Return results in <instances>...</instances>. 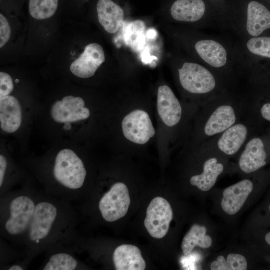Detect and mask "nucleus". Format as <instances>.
<instances>
[{"label":"nucleus","mask_w":270,"mask_h":270,"mask_svg":"<svg viewBox=\"0 0 270 270\" xmlns=\"http://www.w3.org/2000/svg\"><path fill=\"white\" fill-rule=\"evenodd\" d=\"M247 47L252 54L270 58V38H255L250 40Z\"/></svg>","instance_id":"26"},{"label":"nucleus","mask_w":270,"mask_h":270,"mask_svg":"<svg viewBox=\"0 0 270 270\" xmlns=\"http://www.w3.org/2000/svg\"><path fill=\"white\" fill-rule=\"evenodd\" d=\"M206 232L205 226L194 224L183 239L182 248L184 254L189 255L196 246L202 248H210L212 244V240L210 236L206 235Z\"/></svg>","instance_id":"22"},{"label":"nucleus","mask_w":270,"mask_h":270,"mask_svg":"<svg viewBox=\"0 0 270 270\" xmlns=\"http://www.w3.org/2000/svg\"><path fill=\"white\" fill-rule=\"evenodd\" d=\"M146 24L142 20L130 22L126 27L124 34L126 44L134 49L138 48L142 44Z\"/></svg>","instance_id":"25"},{"label":"nucleus","mask_w":270,"mask_h":270,"mask_svg":"<svg viewBox=\"0 0 270 270\" xmlns=\"http://www.w3.org/2000/svg\"><path fill=\"white\" fill-rule=\"evenodd\" d=\"M122 129L126 139L139 144L147 143L155 135L148 114L140 110H135L124 117Z\"/></svg>","instance_id":"11"},{"label":"nucleus","mask_w":270,"mask_h":270,"mask_svg":"<svg viewBox=\"0 0 270 270\" xmlns=\"http://www.w3.org/2000/svg\"><path fill=\"white\" fill-rule=\"evenodd\" d=\"M96 11L98 22L108 34H116L122 26L124 12L112 0H99Z\"/></svg>","instance_id":"16"},{"label":"nucleus","mask_w":270,"mask_h":270,"mask_svg":"<svg viewBox=\"0 0 270 270\" xmlns=\"http://www.w3.org/2000/svg\"><path fill=\"white\" fill-rule=\"evenodd\" d=\"M0 196V238L30 262L51 247L79 238L72 204L28 185Z\"/></svg>","instance_id":"1"},{"label":"nucleus","mask_w":270,"mask_h":270,"mask_svg":"<svg viewBox=\"0 0 270 270\" xmlns=\"http://www.w3.org/2000/svg\"></svg>","instance_id":"28"},{"label":"nucleus","mask_w":270,"mask_h":270,"mask_svg":"<svg viewBox=\"0 0 270 270\" xmlns=\"http://www.w3.org/2000/svg\"><path fill=\"white\" fill-rule=\"evenodd\" d=\"M204 144L207 147L208 153L204 163L203 172L192 176L190 183L202 191L208 192L215 185L218 178L224 172V166L220 162V158L223 156L209 142Z\"/></svg>","instance_id":"12"},{"label":"nucleus","mask_w":270,"mask_h":270,"mask_svg":"<svg viewBox=\"0 0 270 270\" xmlns=\"http://www.w3.org/2000/svg\"><path fill=\"white\" fill-rule=\"evenodd\" d=\"M112 259L116 270H144L146 268L140 250L134 245L122 244L117 247Z\"/></svg>","instance_id":"18"},{"label":"nucleus","mask_w":270,"mask_h":270,"mask_svg":"<svg viewBox=\"0 0 270 270\" xmlns=\"http://www.w3.org/2000/svg\"><path fill=\"white\" fill-rule=\"evenodd\" d=\"M157 106L160 116L167 126L174 127L179 124L182 116V108L168 86L158 88Z\"/></svg>","instance_id":"14"},{"label":"nucleus","mask_w":270,"mask_h":270,"mask_svg":"<svg viewBox=\"0 0 270 270\" xmlns=\"http://www.w3.org/2000/svg\"><path fill=\"white\" fill-rule=\"evenodd\" d=\"M265 240L266 242L270 245V232L268 233L265 237Z\"/></svg>","instance_id":"27"},{"label":"nucleus","mask_w":270,"mask_h":270,"mask_svg":"<svg viewBox=\"0 0 270 270\" xmlns=\"http://www.w3.org/2000/svg\"><path fill=\"white\" fill-rule=\"evenodd\" d=\"M270 153V128L258 127L250 137L239 154L240 170L250 174L267 164Z\"/></svg>","instance_id":"5"},{"label":"nucleus","mask_w":270,"mask_h":270,"mask_svg":"<svg viewBox=\"0 0 270 270\" xmlns=\"http://www.w3.org/2000/svg\"><path fill=\"white\" fill-rule=\"evenodd\" d=\"M206 6L202 0H178L172 4L170 12L176 20L195 22L204 15Z\"/></svg>","instance_id":"19"},{"label":"nucleus","mask_w":270,"mask_h":270,"mask_svg":"<svg viewBox=\"0 0 270 270\" xmlns=\"http://www.w3.org/2000/svg\"><path fill=\"white\" fill-rule=\"evenodd\" d=\"M106 60L103 46L89 40L85 22L66 15L60 34L40 68L44 73L83 80L94 76Z\"/></svg>","instance_id":"2"},{"label":"nucleus","mask_w":270,"mask_h":270,"mask_svg":"<svg viewBox=\"0 0 270 270\" xmlns=\"http://www.w3.org/2000/svg\"><path fill=\"white\" fill-rule=\"evenodd\" d=\"M197 130L198 148L244 118L246 100L212 98L202 104Z\"/></svg>","instance_id":"4"},{"label":"nucleus","mask_w":270,"mask_h":270,"mask_svg":"<svg viewBox=\"0 0 270 270\" xmlns=\"http://www.w3.org/2000/svg\"><path fill=\"white\" fill-rule=\"evenodd\" d=\"M258 127L246 116L244 118L207 142L224 156L240 154L250 137Z\"/></svg>","instance_id":"6"},{"label":"nucleus","mask_w":270,"mask_h":270,"mask_svg":"<svg viewBox=\"0 0 270 270\" xmlns=\"http://www.w3.org/2000/svg\"><path fill=\"white\" fill-rule=\"evenodd\" d=\"M22 122V112L18 100L12 94L0 98L1 129L7 133H14L19 129Z\"/></svg>","instance_id":"17"},{"label":"nucleus","mask_w":270,"mask_h":270,"mask_svg":"<svg viewBox=\"0 0 270 270\" xmlns=\"http://www.w3.org/2000/svg\"><path fill=\"white\" fill-rule=\"evenodd\" d=\"M270 28V12L257 2H251L248 8L246 28L252 36H258Z\"/></svg>","instance_id":"20"},{"label":"nucleus","mask_w":270,"mask_h":270,"mask_svg":"<svg viewBox=\"0 0 270 270\" xmlns=\"http://www.w3.org/2000/svg\"><path fill=\"white\" fill-rule=\"evenodd\" d=\"M247 268L248 262L245 257L236 254H228L226 260L220 256L210 264L212 270H246Z\"/></svg>","instance_id":"24"},{"label":"nucleus","mask_w":270,"mask_h":270,"mask_svg":"<svg viewBox=\"0 0 270 270\" xmlns=\"http://www.w3.org/2000/svg\"><path fill=\"white\" fill-rule=\"evenodd\" d=\"M130 204L129 190L122 182L114 184L100 199L98 208L102 218L112 222L124 218Z\"/></svg>","instance_id":"8"},{"label":"nucleus","mask_w":270,"mask_h":270,"mask_svg":"<svg viewBox=\"0 0 270 270\" xmlns=\"http://www.w3.org/2000/svg\"><path fill=\"white\" fill-rule=\"evenodd\" d=\"M195 48L202 59L214 68L222 67L226 63V52L216 42L212 40H201L196 44Z\"/></svg>","instance_id":"21"},{"label":"nucleus","mask_w":270,"mask_h":270,"mask_svg":"<svg viewBox=\"0 0 270 270\" xmlns=\"http://www.w3.org/2000/svg\"><path fill=\"white\" fill-rule=\"evenodd\" d=\"M84 100L80 96L67 94L52 106L50 116L59 123H68L85 120L90 116V110L85 108Z\"/></svg>","instance_id":"10"},{"label":"nucleus","mask_w":270,"mask_h":270,"mask_svg":"<svg viewBox=\"0 0 270 270\" xmlns=\"http://www.w3.org/2000/svg\"><path fill=\"white\" fill-rule=\"evenodd\" d=\"M246 102V116L258 126L270 128V101Z\"/></svg>","instance_id":"23"},{"label":"nucleus","mask_w":270,"mask_h":270,"mask_svg":"<svg viewBox=\"0 0 270 270\" xmlns=\"http://www.w3.org/2000/svg\"><path fill=\"white\" fill-rule=\"evenodd\" d=\"M173 216V211L168 202L162 197H156L147 208L144 226L152 238H162L168 232Z\"/></svg>","instance_id":"9"},{"label":"nucleus","mask_w":270,"mask_h":270,"mask_svg":"<svg viewBox=\"0 0 270 270\" xmlns=\"http://www.w3.org/2000/svg\"><path fill=\"white\" fill-rule=\"evenodd\" d=\"M52 178L44 186L47 194L74 204L84 196L87 171L82 160L72 150L65 148L54 158Z\"/></svg>","instance_id":"3"},{"label":"nucleus","mask_w":270,"mask_h":270,"mask_svg":"<svg viewBox=\"0 0 270 270\" xmlns=\"http://www.w3.org/2000/svg\"><path fill=\"white\" fill-rule=\"evenodd\" d=\"M254 188L252 182L248 179L226 188L223 192L221 206L224 212L229 215L238 213L244 205Z\"/></svg>","instance_id":"15"},{"label":"nucleus","mask_w":270,"mask_h":270,"mask_svg":"<svg viewBox=\"0 0 270 270\" xmlns=\"http://www.w3.org/2000/svg\"><path fill=\"white\" fill-rule=\"evenodd\" d=\"M178 76L182 86L190 94L208 96L216 89L215 77L200 64L185 62L178 70Z\"/></svg>","instance_id":"7"},{"label":"nucleus","mask_w":270,"mask_h":270,"mask_svg":"<svg viewBox=\"0 0 270 270\" xmlns=\"http://www.w3.org/2000/svg\"><path fill=\"white\" fill-rule=\"evenodd\" d=\"M77 252L75 244H58L45 252V259L40 270H76L82 268L81 262L74 254Z\"/></svg>","instance_id":"13"}]
</instances>
